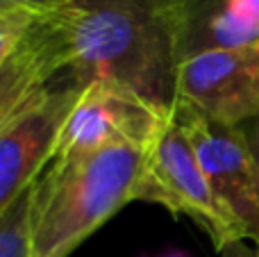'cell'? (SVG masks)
Masks as SVG:
<instances>
[{
  "label": "cell",
  "mask_w": 259,
  "mask_h": 257,
  "mask_svg": "<svg viewBox=\"0 0 259 257\" xmlns=\"http://www.w3.org/2000/svg\"><path fill=\"white\" fill-rule=\"evenodd\" d=\"M48 12L62 27L68 66L82 80L123 87L159 112H173L178 55L166 0H64Z\"/></svg>",
  "instance_id": "cell-1"
},
{
  "label": "cell",
  "mask_w": 259,
  "mask_h": 257,
  "mask_svg": "<svg viewBox=\"0 0 259 257\" xmlns=\"http://www.w3.org/2000/svg\"><path fill=\"white\" fill-rule=\"evenodd\" d=\"M146 153L132 144H112L89 155L50 159L32 185V257H68L132 203Z\"/></svg>",
  "instance_id": "cell-2"
},
{
  "label": "cell",
  "mask_w": 259,
  "mask_h": 257,
  "mask_svg": "<svg viewBox=\"0 0 259 257\" xmlns=\"http://www.w3.org/2000/svg\"><path fill=\"white\" fill-rule=\"evenodd\" d=\"M134 200L157 203L175 217H189L209 235L216 250L230 241L246 239L239 221L214 194L187 132L173 114L148 148Z\"/></svg>",
  "instance_id": "cell-3"
},
{
  "label": "cell",
  "mask_w": 259,
  "mask_h": 257,
  "mask_svg": "<svg viewBox=\"0 0 259 257\" xmlns=\"http://www.w3.org/2000/svg\"><path fill=\"white\" fill-rule=\"evenodd\" d=\"M87 84L71 66L64 68L0 130V214L48 166L64 121Z\"/></svg>",
  "instance_id": "cell-4"
},
{
  "label": "cell",
  "mask_w": 259,
  "mask_h": 257,
  "mask_svg": "<svg viewBox=\"0 0 259 257\" xmlns=\"http://www.w3.org/2000/svg\"><path fill=\"white\" fill-rule=\"evenodd\" d=\"M170 114L187 132L214 194L259 250V164L241 127L214 123L182 98Z\"/></svg>",
  "instance_id": "cell-5"
},
{
  "label": "cell",
  "mask_w": 259,
  "mask_h": 257,
  "mask_svg": "<svg viewBox=\"0 0 259 257\" xmlns=\"http://www.w3.org/2000/svg\"><path fill=\"white\" fill-rule=\"evenodd\" d=\"M168 116L123 87L89 82L64 121L53 159L89 155L112 144L150 148Z\"/></svg>",
  "instance_id": "cell-6"
},
{
  "label": "cell",
  "mask_w": 259,
  "mask_h": 257,
  "mask_svg": "<svg viewBox=\"0 0 259 257\" xmlns=\"http://www.w3.org/2000/svg\"><path fill=\"white\" fill-rule=\"evenodd\" d=\"M178 98L207 118L241 127L259 112V44L207 50L178 64Z\"/></svg>",
  "instance_id": "cell-7"
},
{
  "label": "cell",
  "mask_w": 259,
  "mask_h": 257,
  "mask_svg": "<svg viewBox=\"0 0 259 257\" xmlns=\"http://www.w3.org/2000/svg\"><path fill=\"white\" fill-rule=\"evenodd\" d=\"M178 64L207 50L259 44V0H166Z\"/></svg>",
  "instance_id": "cell-8"
},
{
  "label": "cell",
  "mask_w": 259,
  "mask_h": 257,
  "mask_svg": "<svg viewBox=\"0 0 259 257\" xmlns=\"http://www.w3.org/2000/svg\"><path fill=\"white\" fill-rule=\"evenodd\" d=\"M68 68V48L53 12H39L18 50L0 66V130Z\"/></svg>",
  "instance_id": "cell-9"
},
{
  "label": "cell",
  "mask_w": 259,
  "mask_h": 257,
  "mask_svg": "<svg viewBox=\"0 0 259 257\" xmlns=\"http://www.w3.org/2000/svg\"><path fill=\"white\" fill-rule=\"evenodd\" d=\"M30 198H32V187H27L0 214V257H32Z\"/></svg>",
  "instance_id": "cell-10"
},
{
  "label": "cell",
  "mask_w": 259,
  "mask_h": 257,
  "mask_svg": "<svg viewBox=\"0 0 259 257\" xmlns=\"http://www.w3.org/2000/svg\"><path fill=\"white\" fill-rule=\"evenodd\" d=\"M36 14L32 9H3L0 12V66L12 57L27 36Z\"/></svg>",
  "instance_id": "cell-11"
},
{
  "label": "cell",
  "mask_w": 259,
  "mask_h": 257,
  "mask_svg": "<svg viewBox=\"0 0 259 257\" xmlns=\"http://www.w3.org/2000/svg\"><path fill=\"white\" fill-rule=\"evenodd\" d=\"M241 132H243V137H246L248 146H250L252 157H255L257 164H259V112L252 118H248V121L243 123Z\"/></svg>",
  "instance_id": "cell-12"
},
{
  "label": "cell",
  "mask_w": 259,
  "mask_h": 257,
  "mask_svg": "<svg viewBox=\"0 0 259 257\" xmlns=\"http://www.w3.org/2000/svg\"><path fill=\"white\" fill-rule=\"evenodd\" d=\"M5 7H21V9H32V12H48V9L57 7L64 0H0Z\"/></svg>",
  "instance_id": "cell-13"
},
{
  "label": "cell",
  "mask_w": 259,
  "mask_h": 257,
  "mask_svg": "<svg viewBox=\"0 0 259 257\" xmlns=\"http://www.w3.org/2000/svg\"><path fill=\"white\" fill-rule=\"evenodd\" d=\"M219 255L221 257H259V250L250 248L243 239H239V241H230L223 248H219Z\"/></svg>",
  "instance_id": "cell-14"
},
{
  "label": "cell",
  "mask_w": 259,
  "mask_h": 257,
  "mask_svg": "<svg viewBox=\"0 0 259 257\" xmlns=\"http://www.w3.org/2000/svg\"><path fill=\"white\" fill-rule=\"evenodd\" d=\"M161 257H187V255L180 253V250H173V253H166V255H161Z\"/></svg>",
  "instance_id": "cell-15"
},
{
  "label": "cell",
  "mask_w": 259,
  "mask_h": 257,
  "mask_svg": "<svg viewBox=\"0 0 259 257\" xmlns=\"http://www.w3.org/2000/svg\"><path fill=\"white\" fill-rule=\"evenodd\" d=\"M3 9H16V7H5V5L0 3V12H3Z\"/></svg>",
  "instance_id": "cell-16"
}]
</instances>
